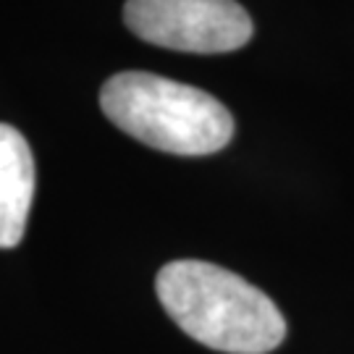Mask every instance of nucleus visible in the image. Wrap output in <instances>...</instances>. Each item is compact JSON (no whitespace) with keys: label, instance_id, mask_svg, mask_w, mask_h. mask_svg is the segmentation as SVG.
<instances>
[{"label":"nucleus","instance_id":"nucleus-4","mask_svg":"<svg viewBox=\"0 0 354 354\" xmlns=\"http://www.w3.org/2000/svg\"><path fill=\"white\" fill-rule=\"evenodd\" d=\"M35 197V158L21 131L0 124V247L11 250L24 239Z\"/></svg>","mask_w":354,"mask_h":354},{"label":"nucleus","instance_id":"nucleus-2","mask_svg":"<svg viewBox=\"0 0 354 354\" xmlns=\"http://www.w3.org/2000/svg\"><path fill=\"white\" fill-rule=\"evenodd\" d=\"M100 108L129 137L171 155H213L234 137V118L223 102L147 71L111 76L100 89Z\"/></svg>","mask_w":354,"mask_h":354},{"label":"nucleus","instance_id":"nucleus-1","mask_svg":"<svg viewBox=\"0 0 354 354\" xmlns=\"http://www.w3.org/2000/svg\"><path fill=\"white\" fill-rule=\"evenodd\" d=\"M155 291L178 328L215 352L268 354L286 339V320L270 297L213 263H168Z\"/></svg>","mask_w":354,"mask_h":354},{"label":"nucleus","instance_id":"nucleus-3","mask_svg":"<svg viewBox=\"0 0 354 354\" xmlns=\"http://www.w3.org/2000/svg\"><path fill=\"white\" fill-rule=\"evenodd\" d=\"M124 21L145 42L181 53H231L252 39L236 0H129Z\"/></svg>","mask_w":354,"mask_h":354}]
</instances>
